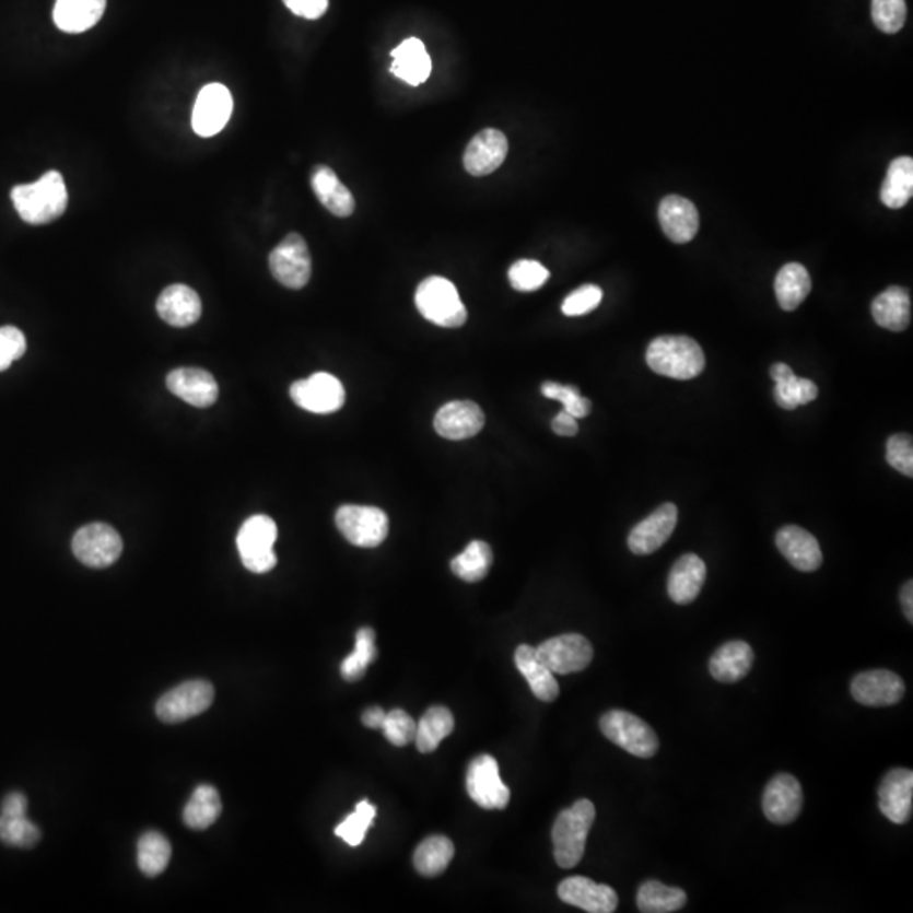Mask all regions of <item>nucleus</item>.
Wrapping results in <instances>:
<instances>
[{"mask_svg": "<svg viewBox=\"0 0 913 913\" xmlns=\"http://www.w3.org/2000/svg\"><path fill=\"white\" fill-rule=\"evenodd\" d=\"M12 203L27 224L43 225L57 221L68 206V191L63 176L48 172L30 185H17L11 191Z\"/></svg>", "mask_w": 913, "mask_h": 913, "instance_id": "f257e3e1", "label": "nucleus"}, {"mask_svg": "<svg viewBox=\"0 0 913 913\" xmlns=\"http://www.w3.org/2000/svg\"><path fill=\"white\" fill-rule=\"evenodd\" d=\"M653 373L671 379H693L704 371L705 355L695 340L686 336L656 337L646 351Z\"/></svg>", "mask_w": 913, "mask_h": 913, "instance_id": "f03ea898", "label": "nucleus"}, {"mask_svg": "<svg viewBox=\"0 0 913 913\" xmlns=\"http://www.w3.org/2000/svg\"><path fill=\"white\" fill-rule=\"evenodd\" d=\"M594 819L596 807L587 798H581L571 809L559 813L552 829V841L553 856L560 868H575L582 862Z\"/></svg>", "mask_w": 913, "mask_h": 913, "instance_id": "7ed1b4c3", "label": "nucleus"}, {"mask_svg": "<svg viewBox=\"0 0 913 913\" xmlns=\"http://www.w3.org/2000/svg\"><path fill=\"white\" fill-rule=\"evenodd\" d=\"M414 303L423 318L438 327L459 328L466 324V305L455 284L447 278L430 277L423 280L414 293Z\"/></svg>", "mask_w": 913, "mask_h": 913, "instance_id": "20e7f679", "label": "nucleus"}, {"mask_svg": "<svg viewBox=\"0 0 913 913\" xmlns=\"http://www.w3.org/2000/svg\"><path fill=\"white\" fill-rule=\"evenodd\" d=\"M277 538L278 526L274 519L266 515L250 516L246 519L237 534V550L244 567L253 574H268L277 567Z\"/></svg>", "mask_w": 913, "mask_h": 913, "instance_id": "39448f33", "label": "nucleus"}, {"mask_svg": "<svg viewBox=\"0 0 913 913\" xmlns=\"http://www.w3.org/2000/svg\"><path fill=\"white\" fill-rule=\"evenodd\" d=\"M600 730L609 741L636 758H652L658 751V736L645 721L627 711H609L600 717Z\"/></svg>", "mask_w": 913, "mask_h": 913, "instance_id": "423d86ee", "label": "nucleus"}, {"mask_svg": "<svg viewBox=\"0 0 913 913\" xmlns=\"http://www.w3.org/2000/svg\"><path fill=\"white\" fill-rule=\"evenodd\" d=\"M336 525L349 543L361 548L379 547L389 534L388 516L374 506H340L336 513Z\"/></svg>", "mask_w": 913, "mask_h": 913, "instance_id": "0eeeda50", "label": "nucleus"}, {"mask_svg": "<svg viewBox=\"0 0 913 913\" xmlns=\"http://www.w3.org/2000/svg\"><path fill=\"white\" fill-rule=\"evenodd\" d=\"M71 548L77 559L92 569L110 567L122 553V538L113 526L92 523L77 531Z\"/></svg>", "mask_w": 913, "mask_h": 913, "instance_id": "6e6552de", "label": "nucleus"}, {"mask_svg": "<svg viewBox=\"0 0 913 913\" xmlns=\"http://www.w3.org/2000/svg\"><path fill=\"white\" fill-rule=\"evenodd\" d=\"M269 268L278 283L290 290H302L312 278V256L300 234H290L269 256Z\"/></svg>", "mask_w": 913, "mask_h": 913, "instance_id": "1a4fd4ad", "label": "nucleus"}, {"mask_svg": "<svg viewBox=\"0 0 913 913\" xmlns=\"http://www.w3.org/2000/svg\"><path fill=\"white\" fill-rule=\"evenodd\" d=\"M467 794L479 807L488 810L506 809L510 804V788L500 775V764L489 754L473 758L467 769Z\"/></svg>", "mask_w": 913, "mask_h": 913, "instance_id": "9d476101", "label": "nucleus"}, {"mask_svg": "<svg viewBox=\"0 0 913 913\" xmlns=\"http://www.w3.org/2000/svg\"><path fill=\"white\" fill-rule=\"evenodd\" d=\"M212 683L191 680L164 693L157 701L156 714L163 723L178 724L202 714L213 702Z\"/></svg>", "mask_w": 913, "mask_h": 913, "instance_id": "9b49d317", "label": "nucleus"}, {"mask_svg": "<svg viewBox=\"0 0 913 913\" xmlns=\"http://www.w3.org/2000/svg\"><path fill=\"white\" fill-rule=\"evenodd\" d=\"M538 658L553 674L569 675L586 670L594 658L593 645L582 634H560L535 648Z\"/></svg>", "mask_w": 913, "mask_h": 913, "instance_id": "f8f14e48", "label": "nucleus"}, {"mask_svg": "<svg viewBox=\"0 0 913 913\" xmlns=\"http://www.w3.org/2000/svg\"><path fill=\"white\" fill-rule=\"evenodd\" d=\"M290 396L296 407L315 414H330L346 403V389L336 376L315 373L308 379L296 381L290 388Z\"/></svg>", "mask_w": 913, "mask_h": 913, "instance_id": "ddd939ff", "label": "nucleus"}, {"mask_svg": "<svg viewBox=\"0 0 913 913\" xmlns=\"http://www.w3.org/2000/svg\"><path fill=\"white\" fill-rule=\"evenodd\" d=\"M232 108H234V101L227 86L221 83H210L203 86L195 102L194 117H191L194 131L202 138L219 134L227 126Z\"/></svg>", "mask_w": 913, "mask_h": 913, "instance_id": "4468645a", "label": "nucleus"}, {"mask_svg": "<svg viewBox=\"0 0 913 913\" xmlns=\"http://www.w3.org/2000/svg\"><path fill=\"white\" fill-rule=\"evenodd\" d=\"M851 693L859 704L868 707H888L902 701L905 683L899 675L890 670L863 671L851 682Z\"/></svg>", "mask_w": 913, "mask_h": 913, "instance_id": "2eb2a0df", "label": "nucleus"}, {"mask_svg": "<svg viewBox=\"0 0 913 913\" xmlns=\"http://www.w3.org/2000/svg\"><path fill=\"white\" fill-rule=\"evenodd\" d=\"M679 522V510L671 503L662 504L648 518L631 529L628 547L634 555H652L667 543Z\"/></svg>", "mask_w": 913, "mask_h": 913, "instance_id": "dca6fc26", "label": "nucleus"}, {"mask_svg": "<svg viewBox=\"0 0 913 913\" xmlns=\"http://www.w3.org/2000/svg\"><path fill=\"white\" fill-rule=\"evenodd\" d=\"M804 792L795 776L780 773L770 780L763 794V812L773 824H791L800 816Z\"/></svg>", "mask_w": 913, "mask_h": 913, "instance_id": "f3484780", "label": "nucleus"}, {"mask_svg": "<svg viewBox=\"0 0 913 913\" xmlns=\"http://www.w3.org/2000/svg\"><path fill=\"white\" fill-rule=\"evenodd\" d=\"M485 417L473 401H450L436 411L433 426L447 441L460 442L472 438L484 429Z\"/></svg>", "mask_w": 913, "mask_h": 913, "instance_id": "a211bd4d", "label": "nucleus"}, {"mask_svg": "<svg viewBox=\"0 0 913 913\" xmlns=\"http://www.w3.org/2000/svg\"><path fill=\"white\" fill-rule=\"evenodd\" d=\"M562 902L590 913H612L618 909V893L608 885H599L586 876H571L559 885Z\"/></svg>", "mask_w": 913, "mask_h": 913, "instance_id": "6ab92c4d", "label": "nucleus"}, {"mask_svg": "<svg viewBox=\"0 0 913 913\" xmlns=\"http://www.w3.org/2000/svg\"><path fill=\"white\" fill-rule=\"evenodd\" d=\"M510 144L498 129H484L467 144L464 168L469 175L485 176L496 172L506 160Z\"/></svg>", "mask_w": 913, "mask_h": 913, "instance_id": "aec40b11", "label": "nucleus"}, {"mask_svg": "<svg viewBox=\"0 0 913 913\" xmlns=\"http://www.w3.org/2000/svg\"><path fill=\"white\" fill-rule=\"evenodd\" d=\"M878 806L881 812L893 824H906L912 817L913 806V773L912 770H891L880 788H878Z\"/></svg>", "mask_w": 913, "mask_h": 913, "instance_id": "412c9836", "label": "nucleus"}, {"mask_svg": "<svg viewBox=\"0 0 913 913\" xmlns=\"http://www.w3.org/2000/svg\"><path fill=\"white\" fill-rule=\"evenodd\" d=\"M166 386L173 395L178 396L191 407H212L219 398V385H216L215 377L197 367L172 371L166 377Z\"/></svg>", "mask_w": 913, "mask_h": 913, "instance_id": "4be33fe9", "label": "nucleus"}, {"mask_svg": "<svg viewBox=\"0 0 913 913\" xmlns=\"http://www.w3.org/2000/svg\"><path fill=\"white\" fill-rule=\"evenodd\" d=\"M662 231L671 243L686 244L698 235L701 219L698 207L679 195H668L658 209Z\"/></svg>", "mask_w": 913, "mask_h": 913, "instance_id": "5701e85b", "label": "nucleus"}, {"mask_svg": "<svg viewBox=\"0 0 913 913\" xmlns=\"http://www.w3.org/2000/svg\"><path fill=\"white\" fill-rule=\"evenodd\" d=\"M776 547L797 571L813 572L822 565L819 541L800 526H783L776 534Z\"/></svg>", "mask_w": 913, "mask_h": 913, "instance_id": "b1692460", "label": "nucleus"}, {"mask_svg": "<svg viewBox=\"0 0 913 913\" xmlns=\"http://www.w3.org/2000/svg\"><path fill=\"white\" fill-rule=\"evenodd\" d=\"M705 575H707V569L701 557L695 553L680 557L668 575V596L677 605H690L701 594Z\"/></svg>", "mask_w": 913, "mask_h": 913, "instance_id": "393cba45", "label": "nucleus"}, {"mask_svg": "<svg viewBox=\"0 0 913 913\" xmlns=\"http://www.w3.org/2000/svg\"><path fill=\"white\" fill-rule=\"evenodd\" d=\"M157 314L173 327H190L202 315V302L197 291L187 284H172L161 293Z\"/></svg>", "mask_w": 913, "mask_h": 913, "instance_id": "a878e982", "label": "nucleus"}, {"mask_svg": "<svg viewBox=\"0 0 913 913\" xmlns=\"http://www.w3.org/2000/svg\"><path fill=\"white\" fill-rule=\"evenodd\" d=\"M391 73L408 85L418 86L429 80L432 60L425 45L418 38H410L391 51Z\"/></svg>", "mask_w": 913, "mask_h": 913, "instance_id": "bb28decb", "label": "nucleus"}, {"mask_svg": "<svg viewBox=\"0 0 913 913\" xmlns=\"http://www.w3.org/2000/svg\"><path fill=\"white\" fill-rule=\"evenodd\" d=\"M753 648L748 643L729 642L712 655L709 671L717 682L735 683L745 679L753 667Z\"/></svg>", "mask_w": 913, "mask_h": 913, "instance_id": "cd10ccee", "label": "nucleus"}, {"mask_svg": "<svg viewBox=\"0 0 913 913\" xmlns=\"http://www.w3.org/2000/svg\"><path fill=\"white\" fill-rule=\"evenodd\" d=\"M515 664L519 674L529 683V689L535 693V698L543 702H553L559 698V682L553 677L555 674L538 658L535 648L529 645L518 646L515 653Z\"/></svg>", "mask_w": 913, "mask_h": 913, "instance_id": "c85d7f7f", "label": "nucleus"}, {"mask_svg": "<svg viewBox=\"0 0 913 913\" xmlns=\"http://www.w3.org/2000/svg\"><path fill=\"white\" fill-rule=\"evenodd\" d=\"M312 188L320 200L321 206L337 216H349L354 213L355 200L351 190L340 182L339 176L328 166H315L312 173Z\"/></svg>", "mask_w": 913, "mask_h": 913, "instance_id": "c756f323", "label": "nucleus"}, {"mask_svg": "<svg viewBox=\"0 0 913 913\" xmlns=\"http://www.w3.org/2000/svg\"><path fill=\"white\" fill-rule=\"evenodd\" d=\"M105 5L107 0H57L52 20L65 33H83L101 21Z\"/></svg>", "mask_w": 913, "mask_h": 913, "instance_id": "7c9ffc66", "label": "nucleus"}, {"mask_svg": "<svg viewBox=\"0 0 913 913\" xmlns=\"http://www.w3.org/2000/svg\"><path fill=\"white\" fill-rule=\"evenodd\" d=\"M873 318L880 327L891 332H902L910 325L912 305L909 291L902 286H891L876 296L871 305Z\"/></svg>", "mask_w": 913, "mask_h": 913, "instance_id": "2f4dec72", "label": "nucleus"}, {"mask_svg": "<svg viewBox=\"0 0 913 913\" xmlns=\"http://www.w3.org/2000/svg\"><path fill=\"white\" fill-rule=\"evenodd\" d=\"M810 290H812V280H810L809 271L798 262L783 266L776 274V300L787 312L798 308L809 296Z\"/></svg>", "mask_w": 913, "mask_h": 913, "instance_id": "473e14b6", "label": "nucleus"}, {"mask_svg": "<svg viewBox=\"0 0 913 913\" xmlns=\"http://www.w3.org/2000/svg\"><path fill=\"white\" fill-rule=\"evenodd\" d=\"M913 195V160L909 156L891 161L881 187V202L888 209H902Z\"/></svg>", "mask_w": 913, "mask_h": 913, "instance_id": "72a5a7b5", "label": "nucleus"}, {"mask_svg": "<svg viewBox=\"0 0 913 913\" xmlns=\"http://www.w3.org/2000/svg\"><path fill=\"white\" fill-rule=\"evenodd\" d=\"M222 813L221 794L212 785H200L183 810L185 824L195 831L209 829Z\"/></svg>", "mask_w": 913, "mask_h": 913, "instance_id": "f704fd0d", "label": "nucleus"}, {"mask_svg": "<svg viewBox=\"0 0 913 913\" xmlns=\"http://www.w3.org/2000/svg\"><path fill=\"white\" fill-rule=\"evenodd\" d=\"M452 712L442 705L430 707L417 724V748L420 753H433L442 741L454 730Z\"/></svg>", "mask_w": 913, "mask_h": 913, "instance_id": "c9c22d12", "label": "nucleus"}, {"mask_svg": "<svg viewBox=\"0 0 913 913\" xmlns=\"http://www.w3.org/2000/svg\"><path fill=\"white\" fill-rule=\"evenodd\" d=\"M455 847L445 835H430L414 850V869L426 878L442 875L450 865Z\"/></svg>", "mask_w": 913, "mask_h": 913, "instance_id": "e433bc0d", "label": "nucleus"}, {"mask_svg": "<svg viewBox=\"0 0 913 913\" xmlns=\"http://www.w3.org/2000/svg\"><path fill=\"white\" fill-rule=\"evenodd\" d=\"M637 909L643 913L679 912L686 906L687 893L682 888L667 887L649 880L637 890Z\"/></svg>", "mask_w": 913, "mask_h": 913, "instance_id": "4c0bfd02", "label": "nucleus"}, {"mask_svg": "<svg viewBox=\"0 0 913 913\" xmlns=\"http://www.w3.org/2000/svg\"><path fill=\"white\" fill-rule=\"evenodd\" d=\"M492 565V550L485 541L473 540L450 562L452 572L466 582H479Z\"/></svg>", "mask_w": 913, "mask_h": 913, "instance_id": "58836bf2", "label": "nucleus"}, {"mask_svg": "<svg viewBox=\"0 0 913 913\" xmlns=\"http://www.w3.org/2000/svg\"><path fill=\"white\" fill-rule=\"evenodd\" d=\"M377 658L376 633L373 628H361L355 634V648L340 665V675L347 682H358Z\"/></svg>", "mask_w": 913, "mask_h": 913, "instance_id": "ea45409f", "label": "nucleus"}, {"mask_svg": "<svg viewBox=\"0 0 913 913\" xmlns=\"http://www.w3.org/2000/svg\"><path fill=\"white\" fill-rule=\"evenodd\" d=\"M172 859V844L160 832H145L138 843V866L145 876L154 878L166 869Z\"/></svg>", "mask_w": 913, "mask_h": 913, "instance_id": "a19ab883", "label": "nucleus"}, {"mask_svg": "<svg viewBox=\"0 0 913 913\" xmlns=\"http://www.w3.org/2000/svg\"><path fill=\"white\" fill-rule=\"evenodd\" d=\"M42 839L38 826L27 819L26 812H0V841L12 847L36 846Z\"/></svg>", "mask_w": 913, "mask_h": 913, "instance_id": "79ce46f5", "label": "nucleus"}, {"mask_svg": "<svg viewBox=\"0 0 913 913\" xmlns=\"http://www.w3.org/2000/svg\"><path fill=\"white\" fill-rule=\"evenodd\" d=\"M374 817H376V807L370 800L362 798L355 806L354 812L337 826L336 834L349 846H361L364 843L365 832L370 831L373 824Z\"/></svg>", "mask_w": 913, "mask_h": 913, "instance_id": "37998d69", "label": "nucleus"}, {"mask_svg": "<svg viewBox=\"0 0 913 913\" xmlns=\"http://www.w3.org/2000/svg\"><path fill=\"white\" fill-rule=\"evenodd\" d=\"M507 278H510L511 286L516 291L529 293V291L540 290L550 278V272L541 262L522 259L511 266Z\"/></svg>", "mask_w": 913, "mask_h": 913, "instance_id": "c03bdc74", "label": "nucleus"}, {"mask_svg": "<svg viewBox=\"0 0 913 913\" xmlns=\"http://www.w3.org/2000/svg\"><path fill=\"white\" fill-rule=\"evenodd\" d=\"M873 23L887 34L899 33L906 20L905 0H873Z\"/></svg>", "mask_w": 913, "mask_h": 913, "instance_id": "a18cd8bd", "label": "nucleus"}, {"mask_svg": "<svg viewBox=\"0 0 913 913\" xmlns=\"http://www.w3.org/2000/svg\"><path fill=\"white\" fill-rule=\"evenodd\" d=\"M381 729L385 733L386 739L398 748L410 745L417 736V723L403 709L386 712L385 723Z\"/></svg>", "mask_w": 913, "mask_h": 913, "instance_id": "49530a36", "label": "nucleus"}, {"mask_svg": "<svg viewBox=\"0 0 913 913\" xmlns=\"http://www.w3.org/2000/svg\"><path fill=\"white\" fill-rule=\"evenodd\" d=\"M887 463L899 470L900 473L912 478L913 476V441L906 433H897L890 436L887 444Z\"/></svg>", "mask_w": 913, "mask_h": 913, "instance_id": "de8ad7c7", "label": "nucleus"}, {"mask_svg": "<svg viewBox=\"0 0 913 913\" xmlns=\"http://www.w3.org/2000/svg\"><path fill=\"white\" fill-rule=\"evenodd\" d=\"M602 300V290L596 284H584L565 299L562 305L563 315L567 317H581L590 314L599 306Z\"/></svg>", "mask_w": 913, "mask_h": 913, "instance_id": "09e8293b", "label": "nucleus"}, {"mask_svg": "<svg viewBox=\"0 0 913 913\" xmlns=\"http://www.w3.org/2000/svg\"><path fill=\"white\" fill-rule=\"evenodd\" d=\"M770 376L775 381V391H773V395H775L779 407L783 408V410H795L797 403H795L794 391L797 376H795L791 365L783 364V362L773 364L772 370H770Z\"/></svg>", "mask_w": 913, "mask_h": 913, "instance_id": "8fccbe9b", "label": "nucleus"}, {"mask_svg": "<svg viewBox=\"0 0 913 913\" xmlns=\"http://www.w3.org/2000/svg\"><path fill=\"white\" fill-rule=\"evenodd\" d=\"M0 352L12 362L23 358L26 352V337L20 328L0 327Z\"/></svg>", "mask_w": 913, "mask_h": 913, "instance_id": "3c124183", "label": "nucleus"}, {"mask_svg": "<svg viewBox=\"0 0 913 913\" xmlns=\"http://www.w3.org/2000/svg\"><path fill=\"white\" fill-rule=\"evenodd\" d=\"M293 14L305 20H318L327 12L328 0H283Z\"/></svg>", "mask_w": 913, "mask_h": 913, "instance_id": "603ef678", "label": "nucleus"}, {"mask_svg": "<svg viewBox=\"0 0 913 913\" xmlns=\"http://www.w3.org/2000/svg\"><path fill=\"white\" fill-rule=\"evenodd\" d=\"M578 389L575 386H563L559 385V383H553V381H547L541 385V395L545 398L557 399L560 403L565 405L567 403L569 399L572 396L578 395Z\"/></svg>", "mask_w": 913, "mask_h": 913, "instance_id": "864d4df0", "label": "nucleus"}, {"mask_svg": "<svg viewBox=\"0 0 913 913\" xmlns=\"http://www.w3.org/2000/svg\"><path fill=\"white\" fill-rule=\"evenodd\" d=\"M794 395L795 403H797V407H800V405L812 403L813 399L819 396V388H817L816 383H812V381L797 377Z\"/></svg>", "mask_w": 913, "mask_h": 913, "instance_id": "5fc2aeb1", "label": "nucleus"}, {"mask_svg": "<svg viewBox=\"0 0 913 913\" xmlns=\"http://www.w3.org/2000/svg\"><path fill=\"white\" fill-rule=\"evenodd\" d=\"M552 430L553 433H557V435L560 436L577 435V420H575L574 417H571V414H569L567 411H560V413L557 414L555 418H553Z\"/></svg>", "mask_w": 913, "mask_h": 913, "instance_id": "6e6d98bb", "label": "nucleus"}, {"mask_svg": "<svg viewBox=\"0 0 913 913\" xmlns=\"http://www.w3.org/2000/svg\"><path fill=\"white\" fill-rule=\"evenodd\" d=\"M563 410L567 411L571 417L577 420V418H586L590 413L593 403L578 393V395L572 396L567 403L563 405Z\"/></svg>", "mask_w": 913, "mask_h": 913, "instance_id": "4d7b16f0", "label": "nucleus"}, {"mask_svg": "<svg viewBox=\"0 0 913 913\" xmlns=\"http://www.w3.org/2000/svg\"><path fill=\"white\" fill-rule=\"evenodd\" d=\"M385 717L386 712L383 711V709L377 707V705H374V707L367 709V711L362 714V724H364L365 727H370V729H381V726L385 723Z\"/></svg>", "mask_w": 913, "mask_h": 913, "instance_id": "13d9d810", "label": "nucleus"}, {"mask_svg": "<svg viewBox=\"0 0 913 913\" xmlns=\"http://www.w3.org/2000/svg\"><path fill=\"white\" fill-rule=\"evenodd\" d=\"M900 599H902L903 614H905L906 619H909L910 623H912V621H913V582L912 581L906 582L905 586H903L902 596H900Z\"/></svg>", "mask_w": 913, "mask_h": 913, "instance_id": "bf43d9fd", "label": "nucleus"}, {"mask_svg": "<svg viewBox=\"0 0 913 913\" xmlns=\"http://www.w3.org/2000/svg\"><path fill=\"white\" fill-rule=\"evenodd\" d=\"M11 364L12 361H9V359L5 358V355L2 354V352H0V373H2V371L9 370V367H11Z\"/></svg>", "mask_w": 913, "mask_h": 913, "instance_id": "052dcab7", "label": "nucleus"}]
</instances>
